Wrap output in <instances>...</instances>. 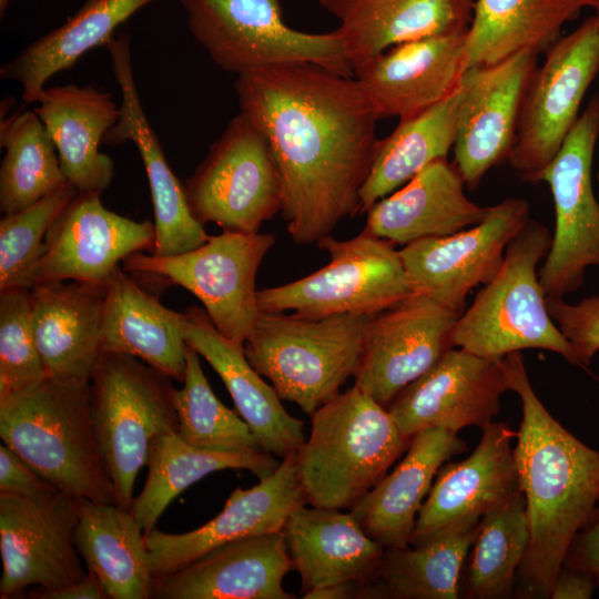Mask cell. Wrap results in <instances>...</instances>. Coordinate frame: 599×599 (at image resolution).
<instances>
[{
  "mask_svg": "<svg viewBox=\"0 0 599 599\" xmlns=\"http://www.w3.org/2000/svg\"><path fill=\"white\" fill-rule=\"evenodd\" d=\"M476 526L445 528L404 548H386L362 598L457 599Z\"/></svg>",
  "mask_w": 599,
  "mask_h": 599,
  "instance_id": "obj_37",
  "label": "cell"
},
{
  "mask_svg": "<svg viewBox=\"0 0 599 599\" xmlns=\"http://www.w3.org/2000/svg\"><path fill=\"white\" fill-rule=\"evenodd\" d=\"M75 546L108 599H149L152 557L143 528L130 510L112 502L74 499Z\"/></svg>",
  "mask_w": 599,
  "mask_h": 599,
  "instance_id": "obj_33",
  "label": "cell"
},
{
  "mask_svg": "<svg viewBox=\"0 0 599 599\" xmlns=\"http://www.w3.org/2000/svg\"><path fill=\"white\" fill-rule=\"evenodd\" d=\"M501 359L451 348L386 408L407 437L428 428L456 434L468 426L483 429L498 415L500 396L509 390Z\"/></svg>",
  "mask_w": 599,
  "mask_h": 599,
  "instance_id": "obj_18",
  "label": "cell"
},
{
  "mask_svg": "<svg viewBox=\"0 0 599 599\" xmlns=\"http://www.w3.org/2000/svg\"><path fill=\"white\" fill-rule=\"evenodd\" d=\"M466 34L400 43L355 68L377 119L408 118L453 93L464 73Z\"/></svg>",
  "mask_w": 599,
  "mask_h": 599,
  "instance_id": "obj_23",
  "label": "cell"
},
{
  "mask_svg": "<svg viewBox=\"0 0 599 599\" xmlns=\"http://www.w3.org/2000/svg\"><path fill=\"white\" fill-rule=\"evenodd\" d=\"M11 0H0V17H3Z\"/></svg>",
  "mask_w": 599,
  "mask_h": 599,
  "instance_id": "obj_50",
  "label": "cell"
},
{
  "mask_svg": "<svg viewBox=\"0 0 599 599\" xmlns=\"http://www.w3.org/2000/svg\"><path fill=\"white\" fill-rule=\"evenodd\" d=\"M182 333L186 344L221 377L261 449L277 458L296 453L306 440L304 423L285 410L282 398L251 365L243 347L225 338L205 309L196 306L182 313Z\"/></svg>",
  "mask_w": 599,
  "mask_h": 599,
  "instance_id": "obj_25",
  "label": "cell"
},
{
  "mask_svg": "<svg viewBox=\"0 0 599 599\" xmlns=\"http://www.w3.org/2000/svg\"><path fill=\"white\" fill-rule=\"evenodd\" d=\"M30 292L0 290V399L45 378L32 327Z\"/></svg>",
  "mask_w": 599,
  "mask_h": 599,
  "instance_id": "obj_43",
  "label": "cell"
},
{
  "mask_svg": "<svg viewBox=\"0 0 599 599\" xmlns=\"http://www.w3.org/2000/svg\"><path fill=\"white\" fill-rule=\"evenodd\" d=\"M0 210L21 211L67 182L57 149L34 110L17 112L0 122Z\"/></svg>",
  "mask_w": 599,
  "mask_h": 599,
  "instance_id": "obj_39",
  "label": "cell"
},
{
  "mask_svg": "<svg viewBox=\"0 0 599 599\" xmlns=\"http://www.w3.org/2000/svg\"><path fill=\"white\" fill-rule=\"evenodd\" d=\"M105 48L121 92L120 119L103 143H134L146 173L154 212V245L151 254L177 255L204 244L209 235L191 212L184 185L171 170L159 139L144 113L134 81L131 40L128 32L114 35Z\"/></svg>",
  "mask_w": 599,
  "mask_h": 599,
  "instance_id": "obj_20",
  "label": "cell"
},
{
  "mask_svg": "<svg viewBox=\"0 0 599 599\" xmlns=\"http://www.w3.org/2000/svg\"><path fill=\"white\" fill-rule=\"evenodd\" d=\"M596 181H597V185H598V189H597V197H598V200H599V170H598V172H597Z\"/></svg>",
  "mask_w": 599,
  "mask_h": 599,
  "instance_id": "obj_52",
  "label": "cell"
},
{
  "mask_svg": "<svg viewBox=\"0 0 599 599\" xmlns=\"http://www.w3.org/2000/svg\"><path fill=\"white\" fill-rule=\"evenodd\" d=\"M454 162L439 159L377 201L368 211L365 231L393 242H412L454 234L481 222L489 206L470 201Z\"/></svg>",
  "mask_w": 599,
  "mask_h": 599,
  "instance_id": "obj_28",
  "label": "cell"
},
{
  "mask_svg": "<svg viewBox=\"0 0 599 599\" xmlns=\"http://www.w3.org/2000/svg\"><path fill=\"white\" fill-rule=\"evenodd\" d=\"M154 224L108 210L101 195L78 193L49 229L33 285L78 281L106 284L129 255L152 252Z\"/></svg>",
  "mask_w": 599,
  "mask_h": 599,
  "instance_id": "obj_19",
  "label": "cell"
},
{
  "mask_svg": "<svg viewBox=\"0 0 599 599\" xmlns=\"http://www.w3.org/2000/svg\"><path fill=\"white\" fill-rule=\"evenodd\" d=\"M282 534L301 591L344 581H369L378 570L385 547L370 538L351 511L296 508Z\"/></svg>",
  "mask_w": 599,
  "mask_h": 599,
  "instance_id": "obj_29",
  "label": "cell"
},
{
  "mask_svg": "<svg viewBox=\"0 0 599 599\" xmlns=\"http://www.w3.org/2000/svg\"><path fill=\"white\" fill-rule=\"evenodd\" d=\"M32 599H108L97 576L89 571L78 582L60 589L32 587L28 592Z\"/></svg>",
  "mask_w": 599,
  "mask_h": 599,
  "instance_id": "obj_48",
  "label": "cell"
},
{
  "mask_svg": "<svg viewBox=\"0 0 599 599\" xmlns=\"http://www.w3.org/2000/svg\"><path fill=\"white\" fill-rule=\"evenodd\" d=\"M305 504L296 453H292L257 485L233 490L222 511L197 529L167 534L154 528L144 534L152 557L153 576L177 571L222 544L280 531L288 516Z\"/></svg>",
  "mask_w": 599,
  "mask_h": 599,
  "instance_id": "obj_21",
  "label": "cell"
},
{
  "mask_svg": "<svg viewBox=\"0 0 599 599\" xmlns=\"http://www.w3.org/2000/svg\"><path fill=\"white\" fill-rule=\"evenodd\" d=\"M77 525L75 501L61 491L35 498L0 494V598L83 579L88 570L75 546Z\"/></svg>",
  "mask_w": 599,
  "mask_h": 599,
  "instance_id": "obj_15",
  "label": "cell"
},
{
  "mask_svg": "<svg viewBox=\"0 0 599 599\" xmlns=\"http://www.w3.org/2000/svg\"><path fill=\"white\" fill-rule=\"evenodd\" d=\"M564 566L587 572L599 587V501L576 535Z\"/></svg>",
  "mask_w": 599,
  "mask_h": 599,
  "instance_id": "obj_46",
  "label": "cell"
},
{
  "mask_svg": "<svg viewBox=\"0 0 599 599\" xmlns=\"http://www.w3.org/2000/svg\"><path fill=\"white\" fill-rule=\"evenodd\" d=\"M274 242L270 233L223 231L177 255L133 253L122 267L126 273L158 276L185 288L200 300L215 328L243 347L261 314L257 270Z\"/></svg>",
  "mask_w": 599,
  "mask_h": 599,
  "instance_id": "obj_10",
  "label": "cell"
},
{
  "mask_svg": "<svg viewBox=\"0 0 599 599\" xmlns=\"http://www.w3.org/2000/svg\"><path fill=\"white\" fill-rule=\"evenodd\" d=\"M529 220V203L508 197L476 225L404 245L398 251L414 293L461 315L469 292L495 278L507 245Z\"/></svg>",
  "mask_w": 599,
  "mask_h": 599,
  "instance_id": "obj_14",
  "label": "cell"
},
{
  "mask_svg": "<svg viewBox=\"0 0 599 599\" xmlns=\"http://www.w3.org/2000/svg\"><path fill=\"white\" fill-rule=\"evenodd\" d=\"M463 88L438 103L399 120L379 139L370 171L359 190L358 213L393 193L432 162L447 158L456 141Z\"/></svg>",
  "mask_w": 599,
  "mask_h": 599,
  "instance_id": "obj_36",
  "label": "cell"
},
{
  "mask_svg": "<svg viewBox=\"0 0 599 599\" xmlns=\"http://www.w3.org/2000/svg\"><path fill=\"white\" fill-rule=\"evenodd\" d=\"M189 30L221 69L236 74L314 63L354 77L337 29L309 33L288 27L281 0H180Z\"/></svg>",
  "mask_w": 599,
  "mask_h": 599,
  "instance_id": "obj_8",
  "label": "cell"
},
{
  "mask_svg": "<svg viewBox=\"0 0 599 599\" xmlns=\"http://www.w3.org/2000/svg\"><path fill=\"white\" fill-rule=\"evenodd\" d=\"M460 315L414 294L370 316L355 386L387 405L454 348Z\"/></svg>",
  "mask_w": 599,
  "mask_h": 599,
  "instance_id": "obj_16",
  "label": "cell"
},
{
  "mask_svg": "<svg viewBox=\"0 0 599 599\" xmlns=\"http://www.w3.org/2000/svg\"><path fill=\"white\" fill-rule=\"evenodd\" d=\"M153 1L87 0L62 26L3 63L0 78L19 83L22 101L34 103L49 79L70 69L89 50L105 47L120 24Z\"/></svg>",
  "mask_w": 599,
  "mask_h": 599,
  "instance_id": "obj_35",
  "label": "cell"
},
{
  "mask_svg": "<svg viewBox=\"0 0 599 599\" xmlns=\"http://www.w3.org/2000/svg\"><path fill=\"white\" fill-rule=\"evenodd\" d=\"M369 318L365 314L311 318L261 312L243 345L244 354L282 399L312 415L357 373Z\"/></svg>",
  "mask_w": 599,
  "mask_h": 599,
  "instance_id": "obj_5",
  "label": "cell"
},
{
  "mask_svg": "<svg viewBox=\"0 0 599 599\" xmlns=\"http://www.w3.org/2000/svg\"><path fill=\"white\" fill-rule=\"evenodd\" d=\"M183 185L194 217L223 231L257 233L282 209L281 180L270 144L241 111Z\"/></svg>",
  "mask_w": 599,
  "mask_h": 599,
  "instance_id": "obj_11",
  "label": "cell"
},
{
  "mask_svg": "<svg viewBox=\"0 0 599 599\" xmlns=\"http://www.w3.org/2000/svg\"><path fill=\"white\" fill-rule=\"evenodd\" d=\"M338 21L353 70L389 48L417 39L464 32L473 0H318Z\"/></svg>",
  "mask_w": 599,
  "mask_h": 599,
  "instance_id": "obj_30",
  "label": "cell"
},
{
  "mask_svg": "<svg viewBox=\"0 0 599 599\" xmlns=\"http://www.w3.org/2000/svg\"><path fill=\"white\" fill-rule=\"evenodd\" d=\"M598 588L585 571L562 566L554 582L551 599H589Z\"/></svg>",
  "mask_w": 599,
  "mask_h": 599,
  "instance_id": "obj_47",
  "label": "cell"
},
{
  "mask_svg": "<svg viewBox=\"0 0 599 599\" xmlns=\"http://www.w3.org/2000/svg\"><path fill=\"white\" fill-rule=\"evenodd\" d=\"M175 408L177 435L191 446L224 453L262 450L247 423L215 396L199 354L190 345L183 387L175 390Z\"/></svg>",
  "mask_w": 599,
  "mask_h": 599,
  "instance_id": "obj_41",
  "label": "cell"
},
{
  "mask_svg": "<svg viewBox=\"0 0 599 599\" xmlns=\"http://www.w3.org/2000/svg\"><path fill=\"white\" fill-rule=\"evenodd\" d=\"M465 449L466 443L451 430L428 428L416 433L404 458L349 511L385 548L407 547L423 499L439 468Z\"/></svg>",
  "mask_w": 599,
  "mask_h": 599,
  "instance_id": "obj_31",
  "label": "cell"
},
{
  "mask_svg": "<svg viewBox=\"0 0 599 599\" xmlns=\"http://www.w3.org/2000/svg\"><path fill=\"white\" fill-rule=\"evenodd\" d=\"M599 138V92L590 100L545 170L555 231L549 253L538 270L546 296L577 291L588 267L599 268V200L592 185V160Z\"/></svg>",
  "mask_w": 599,
  "mask_h": 599,
  "instance_id": "obj_13",
  "label": "cell"
},
{
  "mask_svg": "<svg viewBox=\"0 0 599 599\" xmlns=\"http://www.w3.org/2000/svg\"><path fill=\"white\" fill-rule=\"evenodd\" d=\"M593 8L596 10V14L593 17L599 26V0H596Z\"/></svg>",
  "mask_w": 599,
  "mask_h": 599,
  "instance_id": "obj_51",
  "label": "cell"
},
{
  "mask_svg": "<svg viewBox=\"0 0 599 599\" xmlns=\"http://www.w3.org/2000/svg\"><path fill=\"white\" fill-rule=\"evenodd\" d=\"M464 460L443 465L417 515L409 545L453 526H476L481 517L522 493L511 440L517 432L491 422Z\"/></svg>",
  "mask_w": 599,
  "mask_h": 599,
  "instance_id": "obj_22",
  "label": "cell"
},
{
  "mask_svg": "<svg viewBox=\"0 0 599 599\" xmlns=\"http://www.w3.org/2000/svg\"><path fill=\"white\" fill-rule=\"evenodd\" d=\"M33 110L59 155L62 172L79 193L102 195L114 174L113 160L100 151L120 119L110 92L74 83L45 87Z\"/></svg>",
  "mask_w": 599,
  "mask_h": 599,
  "instance_id": "obj_27",
  "label": "cell"
},
{
  "mask_svg": "<svg viewBox=\"0 0 599 599\" xmlns=\"http://www.w3.org/2000/svg\"><path fill=\"white\" fill-rule=\"evenodd\" d=\"M521 403L514 448L530 540L517 573V596L550 598L568 550L599 501V450L579 440L535 393L521 352L501 359Z\"/></svg>",
  "mask_w": 599,
  "mask_h": 599,
  "instance_id": "obj_2",
  "label": "cell"
},
{
  "mask_svg": "<svg viewBox=\"0 0 599 599\" xmlns=\"http://www.w3.org/2000/svg\"><path fill=\"white\" fill-rule=\"evenodd\" d=\"M234 88L241 112L272 150L292 240L317 243L357 214L379 139L356 79L300 62L243 72Z\"/></svg>",
  "mask_w": 599,
  "mask_h": 599,
  "instance_id": "obj_1",
  "label": "cell"
},
{
  "mask_svg": "<svg viewBox=\"0 0 599 599\" xmlns=\"http://www.w3.org/2000/svg\"><path fill=\"white\" fill-rule=\"evenodd\" d=\"M278 465L277 457L263 450H207L186 444L175 429L163 430L151 441L148 478L130 511L148 534L175 497L209 474L246 469L261 480L272 475Z\"/></svg>",
  "mask_w": 599,
  "mask_h": 599,
  "instance_id": "obj_38",
  "label": "cell"
},
{
  "mask_svg": "<svg viewBox=\"0 0 599 599\" xmlns=\"http://www.w3.org/2000/svg\"><path fill=\"white\" fill-rule=\"evenodd\" d=\"M99 447L111 478L115 504L130 510L135 478L148 464L152 439L177 430L172 378L143 361L102 353L89 382Z\"/></svg>",
  "mask_w": 599,
  "mask_h": 599,
  "instance_id": "obj_7",
  "label": "cell"
},
{
  "mask_svg": "<svg viewBox=\"0 0 599 599\" xmlns=\"http://www.w3.org/2000/svg\"><path fill=\"white\" fill-rule=\"evenodd\" d=\"M537 57L519 52L497 63L464 71L453 152L454 164L468 190L477 189L490 169L508 161L524 94L537 68Z\"/></svg>",
  "mask_w": 599,
  "mask_h": 599,
  "instance_id": "obj_17",
  "label": "cell"
},
{
  "mask_svg": "<svg viewBox=\"0 0 599 599\" xmlns=\"http://www.w3.org/2000/svg\"><path fill=\"white\" fill-rule=\"evenodd\" d=\"M552 234L536 220L509 242L495 278L475 296L453 329L454 346L501 359L512 352L546 349L577 365L576 355L551 318L537 267L550 251Z\"/></svg>",
  "mask_w": 599,
  "mask_h": 599,
  "instance_id": "obj_6",
  "label": "cell"
},
{
  "mask_svg": "<svg viewBox=\"0 0 599 599\" xmlns=\"http://www.w3.org/2000/svg\"><path fill=\"white\" fill-rule=\"evenodd\" d=\"M0 437L59 491L115 504L94 430L89 383L45 376L0 399Z\"/></svg>",
  "mask_w": 599,
  "mask_h": 599,
  "instance_id": "obj_3",
  "label": "cell"
},
{
  "mask_svg": "<svg viewBox=\"0 0 599 599\" xmlns=\"http://www.w3.org/2000/svg\"><path fill=\"white\" fill-rule=\"evenodd\" d=\"M529 540L524 493L486 512L468 554L466 597L509 598Z\"/></svg>",
  "mask_w": 599,
  "mask_h": 599,
  "instance_id": "obj_40",
  "label": "cell"
},
{
  "mask_svg": "<svg viewBox=\"0 0 599 599\" xmlns=\"http://www.w3.org/2000/svg\"><path fill=\"white\" fill-rule=\"evenodd\" d=\"M309 416L311 432L296 463L306 501L314 507L351 510L410 440L387 408L355 385Z\"/></svg>",
  "mask_w": 599,
  "mask_h": 599,
  "instance_id": "obj_4",
  "label": "cell"
},
{
  "mask_svg": "<svg viewBox=\"0 0 599 599\" xmlns=\"http://www.w3.org/2000/svg\"><path fill=\"white\" fill-rule=\"evenodd\" d=\"M546 306L569 342L578 366L586 368L599 352V295L585 297L576 304L567 303L564 297L546 296Z\"/></svg>",
  "mask_w": 599,
  "mask_h": 599,
  "instance_id": "obj_44",
  "label": "cell"
},
{
  "mask_svg": "<svg viewBox=\"0 0 599 599\" xmlns=\"http://www.w3.org/2000/svg\"><path fill=\"white\" fill-rule=\"evenodd\" d=\"M186 346L182 313L162 305L118 266L105 284L101 314L102 353L134 356L183 383Z\"/></svg>",
  "mask_w": 599,
  "mask_h": 599,
  "instance_id": "obj_32",
  "label": "cell"
},
{
  "mask_svg": "<svg viewBox=\"0 0 599 599\" xmlns=\"http://www.w3.org/2000/svg\"><path fill=\"white\" fill-rule=\"evenodd\" d=\"M78 193L67 182L32 205L4 214L0 221V290L33 286L47 233Z\"/></svg>",
  "mask_w": 599,
  "mask_h": 599,
  "instance_id": "obj_42",
  "label": "cell"
},
{
  "mask_svg": "<svg viewBox=\"0 0 599 599\" xmlns=\"http://www.w3.org/2000/svg\"><path fill=\"white\" fill-rule=\"evenodd\" d=\"M292 570L282 531L222 544L184 568L153 578L155 599H293L283 589Z\"/></svg>",
  "mask_w": 599,
  "mask_h": 599,
  "instance_id": "obj_24",
  "label": "cell"
},
{
  "mask_svg": "<svg viewBox=\"0 0 599 599\" xmlns=\"http://www.w3.org/2000/svg\"><path fill=\"white\" fill-rule=\"evenodd\" d=\"M59 491L19 454L0 445V494L35 498Z\"/></svg>",
  "mask_w": 599,
  "mask_h": 599,
  "instance_id": "obj_45",
  "label": "cell"
},
{
  "mask_svg": "<svg viewBox=\"0 0 599 599\" xmlns=\"http://www.w3.org/2000/svg\"><path fill=\"white\" fill-rule=\"evenodd\" d=\"M536 68L521 102L508 163L526 182L537 183L560 150L582 99L599 72V26L591 17L560 37Z\"/></svg>",
  "mask_w": 599,
  "mask_h": 599,
  "instance_id": "obj_12",
  "label": "cell"
},
{
  "mask_svg": "<svg viewBox=\"0 0 599 599\" xmlns=\"http://www.w3.org/2000/svg\"><path fill=\"white\" fill-rule=\"evenodd\" d=\"M317 245L328 252L329 263L297 281L257 290L261 312L373 316L415 294L393 242L364 230L346 241L328 235Z\"/></svg>",
  "mask_w": 599,
  "mask_h": 599,
  "instance_id": "obj_9",
  "label": "cell"
},
{
  "mask_svg": "<svg viewBox=\"0 0 599 599\" xmlns=\"http://www.w3.org/2000/svg\"><path fill=\"white\" fill-rule=\"evenodd\" d=\"M105 284L78 281L31 287V319L45 376L89 383L102 355Z\"/></svg>",
  "mask_w": 599,
  "mask_h": 599,
  "instance_id": "obj_26",
  "label": "cell"
},
{
  "mask_svg": "<svg viewBox=\"0 0 599 599\" xmlns=\"http://www.w3.org/2000/svg\"><path fill=\"white\" fill-rule=\"evenodd\" d=\"M362 581H344L311 590L303 595L305 599H352L363 597Z\"/></svg>",
  "mask_w": 599,
  "mask_h": 599,
  "instance_id": "obj_49",
  "label": "cell"
},
{
  "mask_svg": "<svg viewBox=\"0 0 599 599\" xmlns=\"http://www.w3.org/2000/svg\"><path fill=\"white\" fill-rule=\"evenodd\" d=\"M596 0H477L467 29L464 71L519 52L539 55L562 27Z\"/></svg>",
  "mask_w": 599,
  "mask_h": 599,
  "instance_id": "obj_34",
  "label": "cell"
}]
</instances>
